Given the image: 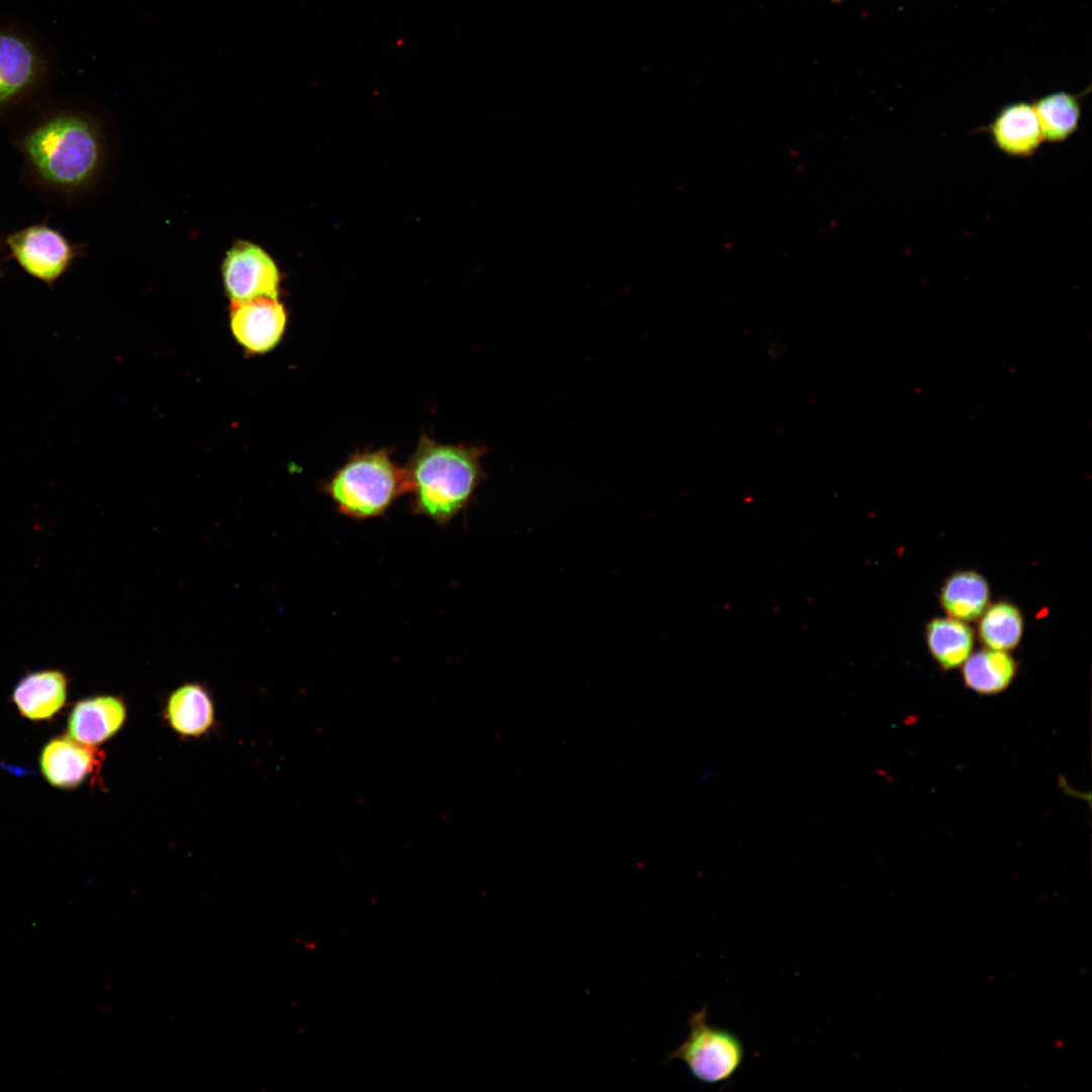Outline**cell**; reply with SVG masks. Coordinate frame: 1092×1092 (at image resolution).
Wrapping results in <instances>:
<instances>
[{
	"mask_svg": "<svg viewBox=\"0 0 1092 1092\" xmlns=\"http://www.w3.org/2000/svg\"><path fill=\"white\" fill-rule=\"evenodd\" d=\"M485 447L438 443L420 439L407 467L412 510L439 525L466 509L482 480Z\"/></svg>",
	"mask_w": 1092,
	"mask_h": 1092,
	"instance_id": "cell-1",
	"label": "cell"
},
{
	"mask_svg": "<svg viewBox=\"0 0 1092 1092\" xmlns=\"http://www.w3.org/2000/svg\"><path fill=\"white\" fill-rule=\"evenodd\" d=\"M338 511L351 519L382 516L401 494L408 493L405 468L387 450L356 453L324 485Z\"/></svg>",
	"mask_w": 1092,
	"mask_h": 1092,
	"instance_id": "cell-2",
	"label": "cell"
},
{
	"mask_svg": "<svg viewBox=\"0 0 1092 1092\" xmlns=\"http://www.w3.org/2000/svg\"><path fill=\"white\" fill-rule=\"evenodd\" d=\"M24 148L46 179L65 186L88 182L101 161L96 128L76 116L58 117L43 124L26 139Z\"/></svg>",
	"mask_w": 1092,
	"mask_h": 1092,
	"instance_id": "cell-3",
	"label": "cell"
},
{
	"mask_svg": "<svg viewBox=\"0 0 1092 1092\" xmlns=\"http://www.w3.org/2000/svg\"><path fill=\"white\" fill-rule=\"evenodd\" d=\"M688 1024L687 1037L666 1060L682 1062L691 1075L702 1083L728 1082L744 1061L745 1051L740 1037L730 1029L710 1024L706 1006L694 1012Z\"/></svg>",
	"mask_w": 1092,
	"mask_h": 1092,
	"instance_id": "cell-4",
	"label": "cell"
},
{
	"mask_svg": "<svg viewBox=\"0 0 1092 1092\" xmlns=\"http://www.w3.org/2000/svg\"><path fill=\"white\" fill-rule=\"evenodd\" d=\"M224 292L231 301L278 298L281 273L270 254L246 240L236 241L220 265Z\"/></svg>",
	"mask_w": 1092,
	"mask_h": 1092,
	"instance_id": "cell-5",
	"label": "cell"
},
{
	"mask_svg": "<svg viewBox=\"0 0 1092 1092\" xmlns=\"http://www.w3.org/2000/svg\"><path fill=\"white\" fill-rule=\"evenodd\" d=\"M231 331L236 341L250 355H263L280 342L287 324V313L278 298L257 297L231 301Z\"/></svg>",
	"mask_w": 1092,
	"mask_h": 1092,
	"instance_id": "cell-6",
	"label": "cell"
},
{
	"mask_svg": "<svg viewBox=\"0 0 1092 1092\" xmlns=\"http://www.w3.org/2000/svg\"><path fill=\"white\" fill-rule=\"evenodd\" d=\"M11 253L31 276L53 282L68 268L73 250L57 231L46 225H33L7 239Z\"/></svg>",
	"mask_w": 1092,
	"mask_h": 1092,
	"instance_id": "cell-7",
	"label": "cell"
},
{
	"mask_svg": "<svg viewBox=\"0 0 1092 1092\" xmlns=\"http://www.w3.org/2000/svg\"><path fill=\"white\" fill-rule=\"evenodd\" d=\"M102 761L103 753L95 746L64 735L52 738L42 747L39 767L50 785L69 790L97 774Z\"/></svg>",
	"mask_w": 1092,
	"mask_h": 1092,
	"instance_id": "cell-8",
	"label": "cell"
},
{
	"mask_svg": "<svg viewBox=\"0 0 1092 1092\" xmlns=\"http://www.w3.org/2000/svg\"><path fill=\"white\" fill-rule=\"evenodd\" d=\"M68 677L59 669H41L23 675L15 685L11 700L18 713L30 721H49L64 708Z\"/></svg>",
	"mask_w": 1092,
	"mask_h": 1092,
	"instance_id": "cell-9",
	"label": "cell"
},
{
	"mask_svg": "<svg viewBox=\"0 0 1092 1092\" xmlns=\"http://www.w3.org/2000/svg\"><path fill=\"white\" fill-rule=\"evenodd\" d=\"M987 130L994 146L1014 158L1032 157L1043 142L1033 105L1024 101L1002 107Z\"/></svg>",
	"mask_w": 1092,
	"mask_h": 1092,
	"instance_id": "cell-10",
	"label": "cell"
},
{
	"mask_svg": "<svg viewBox=\"0 0 1092 1092\" xmlns=\"http://www.w3.org/2000/svg\"><path fill=\"white\" fill-rule=\"evenodd\" d=\"M126 719L124 703L114 696H95L77 702L68 717L69 736L96 746L115 735Z\"/></svg>",
	"mask_w": 1092,
	"mask_h": 1092,
	"instance_id": "cell-11",
	"label": "cell"
},
{
	"mask_svg": "<svg viewBox=\"0 0 1092 1092\" xmlns=\"http://www.w3.org/2000/svg\"><path fill=\"white\" fill-rule=\"evenodd\" d=\"M166 716L178 734L200 736L212 726L214 709L205 688L198 684H186L169 697Z\"/></svg>",
	"mask_w": 1092,
	"mask_h": 1092,
	"instance_id": "cell-12",
	"label": "cell"
},
{
	"mask_svg": "<svg viewBox=\"0 0 1092 1092\" xmlns=\"http://www.w3.org/2000/svg\"><path fill=\"white\" fill-rule=\"evenodd\" d=\"M989 600L986 579L971 570L956 572L942 586L940 603L949 617L971 621L980 617Z\"/></svg>",
	"mask_w": 1092,
	"mask_h": 1092,
	"instance_id": "cell-13",
	"label": "cell"
},
{
	"mask_svg": "<svg viewBox=\"0 0 1092 1092\" xmlns=\"http://www.w3.org/2000/svg\"><path fill=\"white\" fill-rule=\"evenodd\" d=\"M964 663L966 686L981 695L1002 692L1016 672V662L1003 650L983 649L969 656Z\"/></svg>",
	"mask_w": 1092,
	"mask_h": 1092,
	"instance_id": "cell-14",
	"label": "cell"
},
{
	"mask_svg": "<svg viewBox=\"0 0 1092 1092\" xmlns=\"http://www.w3.org/2000/svg\"><path fill=\"white\" fill-rule=\"evenodd\" d=\"M1043 141L1063 143L1073 135L1081 120V102L1076 94L1057 91L1032 104Z\"/></svg>",
	"mask_w": 1092,
	"mask_h": 1092,
	"instance_id": "cell-15",
	"label": "cell"
},
{
	"mask_svg": "<svg viewBox=\"0 0 1092 1092\" xmlns=\"http://www.w3.org/2000/svg\"><path fill=\"white\" fill-rule=\"evenodd\" d=\"M930 653L943 669L960 666L970 656L973 647L972 629L954 618H935L926 627Z\"/></svg>",
	"mask_w": 1092,
	"mask_h": 1092,
	"instance_id": "cell-16",
	"label": "cell"
},
{
	"mask_svg": "<svg viewBox=\"0 0 1092 1092\" xmlns=\"http://www.w3.org/2000/svg\"><path fill=\"white\" fill-rule=\"evenodd\" d=\"M981 616L979 635L986 646L1007 651L1018 644L1023 630V619L1014 605L998 602Z\"/></svg>",
	"mask_w": 1092,
	"mask_h": 1092,
	"instance_id": "cell-17",
	"label": "cell"
},
{
	"mask_svg": "<svg viewBox=\"0 0 1092 1092\" xmlns=\"http://www.w3.org/2000/svg\"><path fill=\"white\" fill-rule=\"evenodd\" d=\"M33 57L20 39L0 34V101L17 93L30 80Z\"/></svg>",
	"mask_w": 1092,
	"mask_h": 1092,
	"instance_id": "cell-18",
	"label": "cell"
}]
</instances>
